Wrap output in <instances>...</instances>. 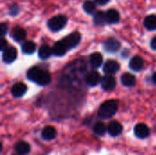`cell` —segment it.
<instances>
[{
  "mask_svg": "<svg viewBox=\"0 0 156 155\" xmlns=\"http://www.w3.org/2000/svg\"><path fill=\"white\" fill-rule=\"evenodd\" d=\"M134 134L139 139H145L150 135V129L144 123H139L134 127Z\"/></svg>",
  "mask_w": 156,
  "mask_h": 155,
  "instance_id": "cell-10",
  "label": "cell"
},
{
  "mask_svg": "<svg viewBox=\"0 0 156 155\" xmlns=\"http://www.w3.org/2000/svg\"><path fill=\"white\" fill-rule=\"evenodd\" d=\"M52 48H53V54L57 57H62L69 51L66 44L63 42L62 39L56 42Z\"/></svg>",
  "mask_w": 156,
  "mask_h": 155,
  "instance_id": "cell-13",
  "label": "cell"
},
{
  "mask_svg": "<svg viewBox=\"0 0 156 155\" xmlns=\"http://www.w3.org/2000/svg\"><path fill=\"white\" fill-rule=\"evenodd\" d=\"M80 39H81L80 34L79 32H74V33H71L69 36L65 37L62 40L66 44L68 49L69 50V49H72L75 47H77L79 45V43L80 42Z\"/></svg>",
  "mask_w": 156,
  "mask_h": 155,
  "instance_id": "cell-4",
  "label": "cell"
},
{
  "mask_svg": "<svg viewBox=\"0 0 156 155\" xmlns=\"http://www.w3.org/2000/svg\"><path fill=\"white\" fill-rule=\"evenodd\" d=\"M36 44L33 41H26L21 46V50L24 54H33L36 51Z\"/></svg>",
  "mask_w": 156,
  "mask_h": 155,
  "instance_id": "cell-22",
  "label": "cell"
},
{
  "mask_svg": "<svg viewBox=\"0 0 156 155\" xmlns=\"http://www.w3.org/2000/svg\"><path fill=\"white\" fill-rule=\"evenodd\" d=\"M30 149H31V147H30L29 143H27V142H24V141L19 142L18 143H16V145L15 147L16 152L19 155L28 154L29 152H30Z\"/></svg>",
  "mask_w": 156,
  "mask_h": 155,
  "instance_id": "cell-17",
  "label": "cell"
},
{
  "mask_svg": "<svg viewBox=\"0 0 156 155\" xmlns=\"http://www.w3.org/2000/svg\"><path fill=\"white\" fill-rule=\"evenodd\" d=\"M118 111V101L115 100H110L103 102L98 111V116L101 119L107 120L115 115Z\"/></svg>",
  "mask_w": 156,
  "mask_h": 155,
  "instance_id": "cell-2",
  "label": "cell"
},
{
  "mask_svg": "<svg viewBox=\"0 0 156 155\" xmlns=\"http://www.w3.org/2000/svg\"><path fill=\"white\" fill-rule=\"evenodd\" d=\"M103 58L99 52H94L90 56V64L93 69H98L102 65Z\"/></svg>",
  "mask_w": 156,
  "mask_h": 155,
  "instance_id": "cell-16",
  "label": "cell"
},
{
  "mask_svg": "<svg viewBox=\"0 0 156 155\" xmlns=\"http://www.w3.org/2000/svg\"><path fill=\"white\" fill-rule=\"evenodd\" d=\"M94 24L97 26H102L105 23H107V17H106V13L103 11H98L94 15Z\"/></svg>",
  "mask_w": 156,
  "mask_h": 155,
  "instance_id": "cell-23",
  "label": "cell"
},
{
  "mask_svg": "<svg viewBox=\"0 0 156 155\" xmlns=\"http://www.w3.org/2000/svg\"><path fill=\"white\" fill-rule=\"evenodd\" d=\"M19 13V6L16 4L9 6V14L11 16H16Z\"/></svg>",
  "mask_w": 156,
  "mask_h": 155,
  "instance_id": "cell-27",
  "label": "cell"
},
{
  "mask_svg": "<svg viewBox=\"0 0 156 155\" xmlns=\"http://www.w3.org/2000/svg\"><path fill=\"white\" fill-rule=\"evenodd\" d=\"M144 26L148 30H154L156 29V16L155 15H149L144 19Z\"/></svg>",
  "mask_w": 156,
  "mask_h": 155,
  "instance_id": "cell-24",
  "label": "cell"
},
{
  "mask_svg": "<svg viewBox=\"0 0 156 155\" xmlns=\"http://www.w3.org/2000/svg\"><path fill=\"white\" fill-rule=\"evenodd\" d=\"M16 58H17V51H16V48L14 47H7L3 51L2 58L5 63L10 64L14 62L16 59Z\"/></svg>",
  "mask_w": 156,
  "mask_h": 155,
  "instance_id": "cell-6",
  "label": "cell"
},
{
  "mask_svg": "<svg viewBox=\"0 0 156 155\" xmlns=\"http://www.w3.org/2000/svg\"><path fill=\"white\" fill-rule=\"evenodd\" d=\"M7 25L5 23H1L0 25V30H1V37H5V34L7 33Z\"/></svg>",
  "mask_w": 156,
  "mask_h": 155,
  "instance_id": "cell-28",
  "label": "cell"
},
{
  "mask_svg": "<svg viewBox=\"0 0 156 155\" xmlns=\"http://www.w3.org/2000/svg\"><path fill=\"white\" fill-rule=\"evenodd\" d=\"M27 37V32L24 28L22 27H16L13 32H12V37L14 40L20 42L22 40H24Z\"/></svg>",
  "mask_w": 156,
  "mask_h": 155,
  "instance_id": "cell-20",
  "label": "cell"
},
{
  "mask_svg": "<svg viewBox=\"0 0 156 155\" xmlns=\"http://www.w3.org/2000/svg\"><path fill=\"white\" fill-rule=\"evenodd\" d=\"M83 9L84 11L87 13V14H90V15H92L94 14L95 10H96V5H95V3L92 2V1H85L84 4H83Z\"/></svg>",
  "mask_w": 156,
  "mask_h": 155,
  "instance_id": "cell-26",
  "label": "cell"
},
{
  "mask_svg": "<svg viewBox=\"0 0 156 155\" xmlns=\"http://www.w3.org/2000/svg\"><path fill=\"white\" fill-rule=\"evenodd\" d=\"M96 1V3L97 4H99V5H106L110 0H95Z\"/></svg>",
  "mask_w": 156,
  "mask_h": 155,
  "instance_id": "cell-30",
  "label": "cell"
},
{
  "mask_svg": "<svg viewBox=\"0 0 156 155\" xmlns=\"http://www.w3.org/2000/svg\"><path fill=\"white\" fill-rule=\"evenodd\" d=\"M121 48V43L114 37H110L103 42V48L108 53H115Z\"/></svg>",
  "mask_w": 156,
  "mask_h": 155,
  "instance_id": "cell-5",
  "label": "cell"
},
{
  "mask_svg": "<svg viewBox=\"0 0 156 155\" xmlns=\"http://www.w3.org/2000/svg\"><path fill=\"white\" fill-rule=\"evenodd\" d=\"M120 69V64L116 60H108L103 66V72L107 75H113Z\"/></svg>",
  "mask_w": 156,
  "mask_h": 155,
  "instance_id": "cell-9",
  "label": "cell"
},
{
  "mask_svg": "<svg viewBox=\"0 0 156 155\" xmlns=\"http://www.w3.org/2000/svg\"><path fill=\"white\" fill-rule=\"evenodd\" d=\"M153 81L154 82V84H156V72L154 74V76H153Z\"/></svg>",
  "mask_w": 156,
  "mask_h": 155,
  "instance_id": "cell-32",
  "label": "cell"
},
{
  "mask_svg": "<svg viewBox=\"0 0 156 155\" xmlns=\"http://www.w3.org/2000/svg\"><path fill=\"white\" fill-rule=\"evenodd\" d=\"M101 88L105 91H110L114 90L116 87V79L112 75H106L101 79Z\"/></svg>",
  "mask_w": 156,
  "mask_h": 155,
  "instance_id": "cell-7",
  "label": "cell"
},
{
  "mask_svg": "<svg viewBox=\"0 0 156 155\" xmlns=\"http://www.w3.org/2000/svg\"><path fill=\"white\" fill-rule=\"evenodd\" d=\"M27 87L26 84L22 83V82H17L16 83L12 89H11V93L14 97L16 98H20L22 96L25 95V93L27 92Z\"/></svg>",
  "mask_w": 156,
  "mask_h": 155,
  "instance_id": "cell-11",
  "label": "cell"
},
{
  "mask_svg": "<svg viewBox=\"0 0 156 155\" xmlns=\"http://www.w3.org/2000/svg\"><path fill=\"white\" fill-rule=\"evenodd\" d=\"M7 41L5 39L4 37H1V40H0V50L3 52L6 48H7Z\"/></svg>",
  "mask_w": 156,
  "mask_h": 155,
  "instance_id": "cell-29",
  "label": "cell"
},
{
  "mask_svg": "<svg viewBox=\"0 0 156 155\" xmlns=\"http://www.w3.org/2000/svg\"><path fill=\"white\" fill-rule=\"evenodd\" d=\"M121 80H122V85L125 86V87H128V88L133 87L135 85V83H136L135 77L133 74H131V73H124L122 76Z\"/></svg>",
  "mask_w": 156,
  "mask_h": 155,
  "instance_id": "cell-18",
  "label": "cell"
},
{
  "mask_svg": "<svg viewBox=\"0 0 156 155\" xmlns=\"http://www.w3.org/2000/svg\"><path fill=\"white\" fill-rule=\"evenodd\" d=\"M129 66H130V69H133V71L138 72V71H141V70L144 69V59H143L141 57L135 56V57H133V58L131 59Z\"/></svg>",
  "mask_w": 156,
  "mask_h": 155,
  "instance_id": "cell-14",
  "label": "cell"
},
{
  "mask_svg": "<svg viewBox=\"0 0 156 155\" xmlns=\"http://www.w3.org/2000/svg\"><path fill=\"white\" fill-rule=\"evenodd\" d=\"M68 22V17L64 15H58L53 17H51L48 21V28L53 32H58L61 30Z\"/></svg>",
  "mask_w": 156,
  "mask_h": 155,
  "instance_id": "cell-3",
  "label": "cell"
},
{
  "mask_svg": "<svg viewBox=\"0 0 156 155\" xmlns=\"http://www.w3.org/2000/svg\"><path fill=\"white\" fill-rule=\"evenodd\" d=\"M27 77L29 80L36 82L40 86L48 85L51 81V75L49 72L38 67H32L27 71Z\"/></svg>",
  "mask_w": 156,
  "mask_h": 155,
  "instance_id": "cell-1",
  "label": "cell"
},
{
  "mask_svg": "<svg viewBox=\"0 0 156 155\" xmlns=\"http://www.w3.org/2000/svg\"><path fill=\"white\" fill-rule=\"evenodd\" d=\"M151 48H152L153 49L156 50V37H154V38L152 39V41H151Z\"/></svg>",
  "mask_w": 156,
  "mask_h": 155,
  "instance_id": "cell-31",
  "label": "cell"
},
{
  "mask_svg": "<svg viewBox=\"0 0 156 155\" xmlns=\"http://www.w3.org/2000/svg\"><path fill=\"white\" fill-rule=\"evenodd\" d=\"M53 54V48L48 45H43L38 49V57L41 59H47Z\"/></svg>",
  "mask_w": 156,
  "mask_h": 155,
  "instance_id": "cell-21",
  "label": "cell"
},
{
  "mask_svg": "<svg viewBox=\"0 0 156 155\" xmlns=\"http://www.w3.org/2000/svg\"><path fill=\"white\" fill-rule=\"evenodd\" d=\"M122 125L117 122V121H112L110 122L109 126H108V132L110 133L111 136L112 137H116L119 136L122 132Z\"/></svg>",
  "mask_w": 156,
  "mask_h": 155,
  "instance_id": "cell-12",
  "label": "cell"
},
{
  "mask_svg": "<svg viewBox=\"0 0 156 155\" xmlns=\"http://www.w3.org/2000/svg\"><path fill=\"white\" fill-rule=\"evenodd\" d=\"M107 23L116 24L120 21V14L116 9H110L106 12Z\"/></svg>",
  "mask_w": 156,
  "mask_h": 155,
  "instance_id": "cell-19",
  "label": "cell"
},
{
  "mask_svg": "<svg viewBox=\"0 0 156 155\" xmlns=\"http://www.w3.org/2000/svg\"><path fill=\"white\" fill-rule=\"evenodd\" d=\"M57 136V131L53 126H46L41 132V137L45 141H51Z\"/></svg>",
  "mask_w": 156,
  "mask_h": 155,
  "instance_id": "cell-15",
  "label": "cell"
},
{
  "mask_svg": "<svg viewBox=\"0 0 156 155\" xmlns=\"http://www.w3.org/2000/svg\"><path fill=\"white\" fill-rule=\"evenodd\" d=\"M106 130H107L106 129V126H105V124L102 122H98L93 126V132H94V133H96L97 135H100V136L104 135L105 132H106Z\"/></svg>",
  "mask_w": 156,
  "mask_h": 155,
  "instance_id": "cell-25",
  "label": "cell"
},
{
  "mask_svg": "<svg viewBox=\"0 0 156 155\" xmlns=\"http://www.w3.org/2000/svg\"><path fill=\"white\" fill-rule=\"evenodd\" d=\"M85 81L89 86L95 87L100 82H101V78L98 71H90V72L87 73V75L85 77Z\"/></svg>",
  "mask_w": 156,
  "mask_h": 155,
  "instance_id": "cell-8",
  "label": "cell"
}]
</instances>
